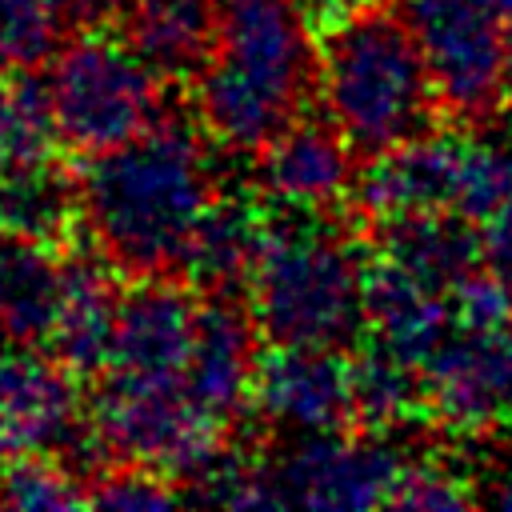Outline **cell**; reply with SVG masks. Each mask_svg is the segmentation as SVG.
Returning a JSON list of instances; mask_svg holds the SVG:
<instances>
[{
	"instance_id": "cell-25",
	"label": "cell",
	"mask_w": 512,
	"mask_h": 512,
	"mask_svg": "<svg viewBox=\"0 0 512 512\" xmlns=\"http://www.w3.org/2000/svg\"><path fill=\"white\" fill-rule=\"evenodd\" d=\"M64 24L56 0H0V68L32 72L52 60Z\"/></svg>"
},
{
	"instance_id": "cell-31",
	"label": "cell",
	"mask_w": 512,
	"mask_h": 512,
	"mask_svg": "<svg viewBox=\"0 0 512 512\" xmlns=\"http://www.w3.org/2000/svg\"><path fill=\"white\" fill-rule=\"evenodd\" d=\"M304 8H308V16L312 20H340L344 12H352V8H360V4H368V0H300Z\"/></svg>"
},
{
	"instance_id": "cell-18",
	"label": "cell",
	"mask_w": 512,
	"mask_h": 512,
	"mask_svg": "<svg viewBox=\"0 0 512 512\" xmlns=\"http://www.w3.org/2000/svg\"><path fill=\"white\" fill-rule=\"evenodd\" d=\"M220 24V0H124L120 40L160 76L196 80Z\"/></svg>"
},
{
	"instance_id": "cell-2",
	"label": "cell",
	"mask_w": 512,
	"mask_h": 512,
	"mask_svg": "<svg viewBox=\"0 0 512 512\" xmlns=\"http://www.w3.org/2000/svg\"><path fill=\"white\" fill-rule=\"evenodd\" d=\"M320 84V44L300 0H220L212 52L196 76V120L204 136L256 156Z\"/></svg>"
},
{
	"instance_id": "cell-23",
	"label": "cell",
	"mask_w": 512,
	"mask_h": 512,
	"mask_svg": "<svg viewBox=\"0 0 512 512\" xmlns=\"http://www.w3.org/2000/svg\"><path fill=\"white\" fill-rule=\"evenodd\" d=\"M356 420L372 432H388L424 412V368L376 340H364L352 356Z\"/></svg>"
},
{
	"instance_id": "cell-9",
	"label": "cell",
	"mask_w": 512,
	"mask_h": 512,
	"mask_svg": "<svg viewBox=\"0 0 512 512\" xmlns=\"http://www.w3.org/2000/svg\"><path fill=\"white\" fill-rule=\"evenodd\" d=\"M92 444L88 408L76 392L72 368L52 352H0V460L12 456H84Z\"/></svg>"
},
{
	"instance_id": "cell-12",
	"label": "cell",
	"mask_w": 512,
	"mask_h": 512,
	"mask_svg": "<svg viewBox=\"0 0 512 512\" xmlns=\"http://www.w3.org/2000/svg\"><path fill=\"white\" fill-rule=\"evenodd\" d=\"M252 408L276 436H320L356 424V384L348 348L272 344L260 356Z\"/></svg>"
},
{
	"instance_id": "cell-19",
	"label": "cell",
	"mask_w": 512,
	"mask_h": 512,
	"mask_svg": "<svg viewBox=\"0 0 512 512\" xmlns=\"http://www.w3.org/2000/svg\"><path fill=\"white\" fill-rule=\"evenodd\" d=\"M264 232H268V216L260 208V192L220 188L192 232L180 276L208 296L244 288L252 276L256 252L264 244Z\"/></svg>"
},
{
	"instance_id": "cell-7",
	"label": "cell",
	"mask_w": 512,
	"mask_h": 512,
	"mask_svg": "<svg viewBox=\"0 0 512 512\" xmlns=\"http://www.w3.org/2000/svg\"><path fill=\"white\" fill-rule=\"evenodd\" d=\"M432 76L440 112L460 128H484L504 108L508 12L492 0H404L400 4Z\"/></svg>"
},
{
	"instance_id": "cell-16",
	"label": "cell",
	"mask_w": 512,
	"mask_h": 512,
	"mask_svg": "<svg viewBox=\"0 0 512 512\" xmlns=\"http://www.w3.org/2000/svg\"><path fill=\"white\" fill-rule=\"evenodd\" d=\"M376 260L416 276L420 284L456 296L476 272H484L480 224L456 212H420L376 224Z\"/></svg>"
},
{
	"instance_id": "cell-32",
	"label": "cell",
	"mask_w": 512,
	"mask_h": 512,
	"mask_svg": "<svg viewBox=\"0 0 512 512\" xmlns=\"http://www.w3.org/2000/svg\"><path fill=\"white\" fill-rule=\"evenodd\" d=\"M504 104L512 108V16H508V64H504Z\"/></svg>"
},
{
	"instance_id": "cell-13",
	"label": "cell",
	"mask_w": 512,
	"mask_h": 512,
	"mask_svg": "<svg viewBox=\"0 0 512 512\" xmlns=\"http://www.w3.org/2000/svg\"><path fill=\"white\" fill-rule=\"evenodd\" d=\"M356 156L360 152L328 116H296L272 144L252 156V188L276 212H332L352 200L360 176Z\"/></svg>"
},
{
	"instance_id": "cell-33",
	"label": "cell",
	"mask_w": 512,
	"mask_h": 512,
	"mask_svg": "<svg viewBox=\"0 0 512 512\" xmlns=\"http://www.w3.org/2000/svg\"><path fill=\"white\" fill-rule=\"evenodd\" d=\"M492 4H496L500 12H508V16H512V0H492Z\"/></svg>"
},
{
	"instance_id": "cell-28",
	"label": "cell",
	"mask_w": 512,
	"mask_h": 512,
	"mask_svg": "<svg viewBox=\"0 0 512 512\" xmlns=\"http://www.w3.org/2000/svg\"><path fill=\"white\" fill-rule=\"evenodd\" d=\"M488 452L476 460L472 488H476V504H492V508H512V428L484 436Z\"/></svg>"
},
{
	"instance_id": "cell-27",
	"label": "cell",
	"mask_w": 512,
	"mask_h": 512,
	"mask_svg": "<svg viewBox=\"0 0 512 512\" xmlns=\"http://www.w3.org/2000/svg\"><path fill=\"white\" fill-rule=\"evenodd\" d=\"M184 492L180 484L148 464H124L116 460V468L96 472L88 480V504L96 508H116V512H136V508H172L180 504Z\"/></svg>"
},
{
	"instance_id": "cell-20",
	"label": "cell",
	"mask_w": 512,
	"mask_h": 512,
	"mask_svg": "<svg viewBox=\"0 0 512 512\" xmlns=\"http://www.w3.org/2000/svg\"><path fill=\"white\" fill-rule=\"evenodd\" d=\"M456 324L452 296L420 284L416 276L372 260L368 272V332L364 340H376L424 368V360L436 352V344Z\"/></svg>"
},
{
	"instance_id": "cell-24",
	"label": "cell",
	"mask_w": 512,
	"mask_h": 512,
	"mask_svg": "<svg viewBox=\"0 0 512 512\" xmlns=\"http://www.w3.org/2000/svg\"><path fill=\"white\" fill-rule=\"evenodd\" d=\"M0 504L20 512H64L88 504V480H80L64 456H12L0 460Z\"/></svg>"
},
{
	"instance_id": "cell-3",
	"label": "cell",
	"mask_w": 512,
	"mask_h": 512,
	"mask_svg": "<svg viewBox=\"0 0 512 512\" xmlns=\"http://www.w3.org/2000/svg\"><path fill=\"white\" fill-rule=\"evenodd\" d=\"M316 96L364 160L432 132L440 112L404 8L380 0L328 24Z\"/></svg>"
},
{
	"instance_id": "cell-10",
	"label": "cell",
	"mask_w": 512,
	"mask_h": 512,
	"mask_svg": "<svg viewBox=\"0 0 512 512\" xmlns=\"http://www.w3.org/2000/svg\"><path fill=\"white\" fill-rule=\"evenodd\" d=\"M280 504L304 508H376L392 504L404 456L384 440V432L352 436L320 432L288 440V452L272 456Z\"/></svg>"
},
{
	"instance_id": "cell-1",
	"label": "cell",
	"mask_w": 512,
	"mask_h": 512,
	"mask_svg": "<svg viewBox=\"0 0 512 512\" xmlns=\"http://www.w3.org/2000/svg\"><path fill=\"white\" fill-rule=\"evenodd\" d=\"M76 180L80 224L96 256L128 276L180 272L192 232L220 192L204 136L172 116L92 152Z\"/></svg>"
},
{
	"instance_id": "cell-26",
	"label": "cell",
	"mask_w": 512,
	"mask_h": 512,
	"mask_svg": "<svg viewBox=\"0 0 512 512\" xmlns=\"http://www.w3.org/2000/svg\"><path fill=\"white\" fill-rule=\"evenodd\" d=\"M392 504L396 508H440V512H448V508L476 504V488H472V476L460 464L444 460V456H404Z\"/></svg>"
},
{
	"instance_id": "cell-6",
	"label": "cell",
	"mask_w": 512,
	"mask_h": 512,
	"mask_svg": "<svg viewBox=\"0 0 512 512\" xmlns=\"http://www.w3.org/2000/svg\"><path fill=\"white\" fill-rule=\"evenodd\" d=\"M88 428L108 460L160 468L180 492L228 444V424L208 416L184 380H132L120 372H100Z\"/></svg>"
},
{
	"instance_id": "cell-4",
	"label": "cell",
	"mask_w": 512,
	"mask_h": 512,
	"mask_svg": "<svg viewBox=\"0 0 512 512\" xmlns=\"http://www.w3.org/2000/svg\"><path fill=\"white\" fill-rule=\"evenodd\" d=\"M328 212H272L248 276V308L268 344L356 348L368 332V272L352 232Z\"/></svg>"
},
{
	"instance_id": "cell-17",
	"label": "cell",
	"mask_w": 512,
	"mask_h": 512,
	"mask_svg": "<svg viewBox=\"0 0 512 512\" xmlns=\"http://www.w3.org/2000/svg\"><path fill=\"white\" fill-rule=\"evenodd\" d=\"M112 264L104 256H68L64 260V284L56 300V316L48 328V348L56 360H64L80 376H100L112 360L116 320H120V288L108 272Z\"/></svg>"
},
{
	"instance_id": "cell-14",
	"label": "cell",
	"mask_w": 512,
	"mask_h": 512,
	"mask_svg": "<svg viewBox=\"0 0 512 512\" xmlns=\"http://www.w3.org/2000/svg\"><path fill=\"white\" fill-rule=\"evenodd\" d=\"M200 304L192 288L172 276H136L120 296V320L112 340V360L104 372L132 380H184L196 344Z\"/></svg>"
},
{
	"instance_id": "cell-21",
	"label": "cell",
	"mask_w": 512,
	"mask_h": 512,
	"mask_svg": "<svg viewBox=\"0 0 512 512\" xmlns=\"http://www.w3.org/2000/svg\"><path fill=\"white\" fill-rule=\"evenodd\" d=\"M64 284V260L48 240L0 228V336L12 344H44Z\"/></svg>"
},
{
	"instance_id": "cell-30",
	"label": "cell",
	"mask_w": 512,
	"mask_h": 512,
	"mask_svg": "<svg viewBox=\"0 0 512 512\" xmlns=\"http://www.w3.org/2000/svg\"><path fill=\"white\" fill-rule=\"evenodd\" d=\"M56 4H60L64 20L72 28H100V24H108V20L120 16V4L124 0H56Z\"/></svg>"
},
{
	"instance_id": "cell-15",
	"label": "cell",
	"mask_w": 512,
	"mask_h": 512,
	"mask_svg": "<svg viewBox=\"0 0 512 512\" xmlns=\"http://www.w3.org/2000/svg\"><path fill=\"white\" fill-rule=\"evenodd\" d=\"M260 336L264 332L252 308L240 304L232 292L208 296V304H200L196 344L188 360V392L220 424H232L252 404V384L260 368V352H256Z\"/></svg>"
},
{
	"instance_id": "cell-8",
	"label": "cell",
	"mask_w": 512,
	"mask_h": 512,
	"mask_svg": "<svg viewBox=\"0 0 512 512\" xmlns=\"http://www.w3.org/2000/svg\"><path fill=\"white\" fill-rule=\"evenodd\" d=\"M424 416L460 436L512 428V312L448 328L424 360Z\"/></svg>"
},
{
	"instance_id": "cell-22",
	"label": "cell",
	"mask_w": 512,
	"mask_h": 512,
	"mask_svg": "<svg viewBox=\"0 0 512 512\" xmlns=\"http://www.w3.org/2000/svg\"><path fill=\"white\" fill-rule=\"evenodd\" d=\"M80 220V180L48 156L0 160V228L32 240H64Z\"/></svg>"
},
{
	"instance_id": "cell-29",
	"label": "cell",
	"mask_w": 512,
	"mask_h": 512,
	"mask_svg": "<svg viewBox=\"0 0 512 512\" xmlns=\"http://www.w3.org/2000/svg\"><path fill=\"white\" fill-rule=\"evenodd\" d=\"M480 236H484V264H488V272H496L512 288V196L480 224Z\"/></svg>"
},
{
	"instance_id": "cell-11",
	"label": "cell",
	"mask_w": 512,
	"mask_h": 512,
	"mask_svg": "<svg viewBox=\"0 0 512 512\" xmlns=\"http://www.w3.org/2000/svg\"><path fill=\"white\" fill-rule=\"evenodd\" d=\"M472 188V128L464 132H424L408 144H396L380 156H368L360 168L352 200L372 220H400L420 212H456L468 216Z\"/></svg>"
},
{
	"instance_id": "cell-5",
	"label": "cell",
	"mask_w": 512,
	"mask_h": 512,
	"mask_svg": "<svg viewBox=\"0 0 512 512\" xmlns=\"http://www.w3.org/2000/svg\"><path fill=\"white\" fill-rule=\"evenodd\" d=\"M48 100L56 136L92 156L140 136L160 120V76L120 40L96 28L56 48L48 60Z\"/></svg>"
},
{
	"instance_id": "cell-34",
	"label": "cell",
	"mask_w": 512,
	"mask_h": 512,
	"mask_svg": "<svg viewBox=\"0 0 512 512\" xmlns=\"http://www.w3.org/2000/svg\"><path fill=\"white\" fill-rule=\"evenodd\" d=\"M0 340H4V336H0Z\"/></svg>"
}]
</instances>
